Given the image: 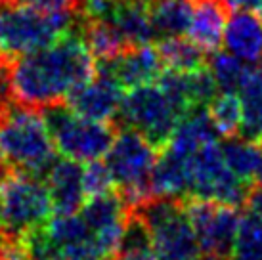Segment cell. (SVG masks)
Returning a JSON list of instances; mask_svg holds the SVG:
<instances>
[{
	"label": "cell",
	"instance_id": "e0dca14e",
	"mask_svg": "<svg viewBox=\"0 0 262 260\" xmlns=\"http://www.w3.org/2000/svg\"><path fill=\"white\" fill-rule=\"evenodd\" d=\"M219 130L212 124L207 107L193 109L180 119V123L176 124L174 132L170 134L168 142L163 147L180 157H189L201 145L219 140Z\"/></svg>",
	"mask_w": 262,
	"mask_h": 260
},
{
	"label": "cell",
	"instance_id": "5b68a950",
	"mask_svg": "<svg viewBox=\"0 0 262 260\" xmlns=\"http://www.w3.org/2000/svg\"><path fill=\"white\" fill-rule=\"evenodd\" d=\"M157 163V147L132 128H119L105 153V165L113 176L117 193L128 207L151 197V174Z\"/></svg>",
	"mask_w": 262,
	"mask_h": 260
},
{
	"label": "cell",
	"instance_id": "ac0fdd59",
	"mask_svg": "<svg viewBox=\"0 0 262 260\" xmlns=\"http://www.w3.org/2000/svg\"><path fill=\"white\" fill-rule=\"evenodd\" d=\"M79 35L86 44L96 61H110L117 56L130 50L132 46L126 42L123 33L117 29L110 19H88L79 14Z\"/></svg>",
	"mask_w": 262,
	"mask_h": 260
},
{
	"label": "cell",
	"instance_id": "4316f807",
	"mask_svg": "<svg viewBox=\"0 0 262 260\" xmlns=\"http://www.w3.org/2000/svg\"><path fill=\"white\" fill-rule=\"evenodd\" d=\"M82 184H84V193L86 199L96 197V195L110 193L115 189L113 184V176H111L110 168L105 163H102L100 159L86 161L82 165Z\"/></svg>",
	"mask_w": 262,
	"mask_h": 260
},
{
	"label": "cell",
	"instance_id": "52a82bcc",
	"mask_svg": "<svg viewBox=\"0 0 262 260\" xmlns=\"http://www.w3.org/2000/svg\"><path fill=\"white\" fill-rule=\"evenodd\" d=\"M40 113L50 130L56 149L69 159L86 163L105 157L115 140V124L86 119L75 113L67 103L44 107Z\"/></svg>",
	"mask_w": 262,
	"mask_h": 260
},
{
	"label": "cell",
	"instance_id": "5bb4252c",
	"mask_svg": "<svg viewBox=\"0 0 262 260\" xmlns=\"http://www.w3.org/2000/svg\"><path fill=\"white\" fill-rule=\"evenodd\" d=\"M44 184L50 193L56 216L73 214L82 209V205L86 201L80 161L69 159V157L56 159L44 176Z\"/></svg>",
	"mask_w": 262,
	"mask_h": 260
},
{
	"label": "cell",
	"instance_id": "83f0119b",
	"mask_svg": "<svg viewBox=\"0 0 262 260\" xmlns=\"http://www.w3.org/2000/svg\"><path fill=\"white\" fill-rule=\"evenodd\" d=\"M15 6H29L48 12H79L82 0H0Z\"/></svg>",
	"mask_w": 262,
	"mask_h": 260
},
{
	"label": "cell",
	"instance_id": "4dcf8cb0",
	"mask_svg": "<svg viewBox=\"0 0 262 260\" xmlns=\"http://www.w3.org/2000/svg\"><path fill=\"white\" fill-rule=\"evenodd\" d=\"M4 260H35L33 256L25 253V249H19V247H12V249H6L4 251Z\"/></svg>",
	"mask_w": 262,
	"mask_h": 260
},
{
	"label": "cell",
	"instance_id": "9a60e30c",
	"mask_svg": "<svg viewBox=\"0 0 262 260\" xmlns=\"http://www.w3.org/2000/svg\"><path fill=\"white\" fill-rule=\"evenodd\" d=\"M226 50L247 63L262 61V19L249 8L233 10L226 19L224 36Z\"/></svg>",
	"mask_w": 262,
	"mask_h": 260
},
{
	"label": "cell",
	"instance_id": "d590c367",
	"mask_svg": "<svg viewBox=\"0 0 262 260\" xmlns=\"http://www.w3.org/2000/svg\"><path fill=\"white\" fill-rule=\"evenodd\" d=\"M0 260H4V258H2V256H0Z\"/></svg>",
	"mask_w": 262,
	"mask_h": 260
},
{
	"label": "cell",
	"instance_id": "836d02e7",
	"mask_svg": "<svg viewBox=\"0 0 262 260\" xmlns=\"http://www.w3.org/2000/svg\"><path fill=\"white\" fill-rule=\"evenodd\" d=\"M189 260H226V256H219V254H207L203 253L201 256H193V258Z\"/></svg>",
	"mask_w": 262,
	"mask_h": 260
},
{
	"label": "cell",
	"instance_id": "7c38bea8",
	"mask_svg": "<svg viewBox=\"0 0 262 260\" xmlns=\"http://www.w3.org/2000/svg\"><path fill=\"white\" fill-rule=\"evenodd\" d=\"M124 88L115 80L110 71L96 65V75L90 80L82 82L67 96L66 103L75 113L103 121V123H115L117 113L121 109Z\"/></svg>",
	"mask_w": 262,
	"mask_h": 260
},
{
	"label": "cell",
	"instance_id": "1f68e13d",
	"mask_svg": "<svg viewBox=\"0 0 262 260\" xmlns=\"http://www.w3.org/2000/svg\"><path fill=\"white\" fill-rule=\"evenodd\" d=\"M224 4L230 10H239V8H255L256 0H224Z\"/></svg>",
	"mask_w": 262,
	"mask_h": 260
},
{
	"label": "cell",
	"instance_id": "f1b7e54d",
	"mask_svg": "<svg viewBox=\"0 0 262 260\" xmlns=\"http://www.w3.org/2000/svg\"><path fill=\"white\" fill-rule=\"evenodd\" d=\"M50 260H113L111 256L103 254L94 243H88V245L77 247L71 251H63V253L52 256Z\"/></svg>",
	"mask_w": 262,
	"mask_h": 260
},
{
	"label": "cell",
	"instance_id": "277c9868",
	"mask_svg": "<svg viewBox=\"0 0 262 260\" xmlns=\"http://www.w3.org/2000/svg\"><path fill=\"white\" fill-rule=\"evenodd\" d=\"M4 209V243L23 247L33 231L48 224L54 212L42 178L12 170L0 184Z\"/></svg>",
	"mask_w": 262,
	"mask_h": 260
},
{
	"label": "cell",
	"instance_id": "2e32d148",
	"mask_svg": "<svg viewBox=\"0 0 262 260\" xmlns=\"http://www.w3.org/2000/svg\"><path fill=\"white\" fill-rule=\"evenodd\" d=\"M232 10L224 0H193V15L188 35L195 44H199L207 54L220 48L224 36L226 17Z\"/></svg>",
	"mask_w": 262,
	"mask_h": 260
},
{
	"label": "cell",
	"instance_id": "4fadbf2b",
	"mask_svg": "<svg viewBox=\"0 0 262 260\" xmlns=\"http://www.w3.org/2000/svg\"><path fill=\"white\" fill-rule=\"evenodd\" d=\"M98 67L110 71L123 88L149 84L165 71V61L155 44L136 46L110 61H96Z\"/></svg>",
	"mask_w": 262,
	"mask_h": 260
},
{
	"label": "cell",
	"instance_id": "7402d4cb",
	"mask_svg": "<svg viewBox=\"0 0 262 260\" xmlns=\"http://www.w3.org/2000/svg\"><path fill=\"white\" fill-rule=\"evenodd\" d=\"M193 0H149V17L157 40L182 36L189 31Z\"/></svg>",
	"mask_w": 262,
	"mask_h": 260
},
{
	"label": "cell",
	"instance_id": "8992f818",
	"mask_svg": "<svg viewBox=\"0 0 262 260\" xmlns=\"http://www.w3.org/2000/svg\"><path fill=\"white\" fill-rule=\"evenodd\" d=\"M130 210L144 220L161 260H189L201 251L184 199L155 195Z\"/></svg>",
	"mask_w": 262,
	"mask_h": 260
},
{
	"label": "cell",
	"instance_id": "ffe728a7",
	"mask_svg": "<svg viewBox=\"0 0 262 260\" xmlns=\"http://www.w3.org/2000/svg\"><path fill=\"white\" fill-rule=\"evenodd\" d=\"M220 147L226 163L237 178L249 188L262 184V142L232 136L220 142Z\"/></svg>",
	"mask_w": 262,
	"mask_h": 260
},
{
	"label": "cell",
	"instance_id": "7a4b0ae2",
	"mask_svg": "<svg viewBox=\"0 0 262 260\" xmlns=\"http://www.w3.org/2000/svg\"><path fill=\"white\" fill-rule=\"evenodd\" d=\"M56 151L40 111L15 101L0 111V161L10 168L44 180Z\"/></svg>",
	"mask_w": 262,
	"mask_h": 260
},
{
	"label": "cell",
	"instance_id": "ba28073f",
	"mask_svg": "<svg viewBox=\"0 0 262 260\" xmlns=\"http://www.w3.org/2000/svg\"><path fill=\"white\" fill-rule=\"evenodd\" d=\"M184 113L159 84L128 88L117 113L115 126H126L140 132L155 147H163L174 132Z\"/></svg>",
	"mask_w": 262,
	"mask_h": 260
},
{
	"label": "cell",
	"instance_id": "484cf974",
	"mask_svg": "<svg viewBox=\"0 0 262 260\" xmlns=\"http://www.w3.org/2000/svg\"><path fill=\"white\" fill-rule=\"evenodd\" d=\"M209 115L216 126L220 136L232 138L239 134L241 126V100L237 92H222L212 98L209 103Z\"/></svg>",
	"mask_w": 262,
	"mask_h": 260
},
{
	"label": "cell",
	"instance_id": "e575fe53",
	"mask_svg": "<svg viewBox=\"0 0 262 260\" xmlns=\"http://www.w3.org/2000/svg\"><path fill=\"white\" fill-rule=\"evenodd\" d=\"M253 10H255V14L262 19V0H256V4H255V8H253Z\"/></svg>",
	"mask_w": 262,
	"mask_h": 260
},
{
	"label": "cell",
	"instance_id": "603a6c76",
	"mask_svg": "<svg viewBox=\"0 0 262 260\" xmlns=\"http://www.w3.org/2000/svg\"><path fill=\"white\" fill-rule=\"evenodd\" d=\"M165 67L176 71H193L209 63V54L195 44L191 38L182 36H167L155 42Z\"/></svg>",
	"mask_w": 262,
	"mask_h": 260
},
{
	"label": "cell",
	"instance_id": "6da1fadb",
	"mask_svg": "<svg viewBox=\"0 0 262 260\" xmlns=\"http://www.w3.org/2000/svg\"><path fill=\"white\" fill-rule=\"evenodd\" d=\"M96 75V58L73 31L40 50L10 61V92L19 105L42 111L66 103L67 96Z\"/></svg>",
	"mask_w": 262,
	"mask_h": 260
},
{
	"label": "cell",
	"instance_id": "30bf717a",
	"mask_svg": "<svg viewBox=\"0 0 262 260\" xmlns=\"http://www.w3.org/2000/svg\"><path fill=\"white\" fill-rule=\"evenodd\" d=\"M186 209L201 253L228 258L241 220L237 207L205 199H188Z\"/></svg>",
	"mask_w": 262,
	"mask_h": 260
},
{
	"label": "cell",
	"instance_id": "3957f363",
	"mask_svg": "<svg viewBox=\"0 0 262 260\" xmlns=\"http://www.w3.org/2000/svg\"><path fill=\"white\" fill-rule=\"evenodd\" d=\"M79 27V12H48L0 2V56L8 59L40 50Z\"/></svg>",
	"mask_w": 262,
	"mask_h": 260
},
{
	"label": "cell",
	"instance_id": "d4e9b609",
	"mask_svg": "<svg viewBox=\"0 0 262 260\" xmlns=\"http://www.w3.org/2000/svg\"><path fill=\"white\" fill-rule=\"evenodd\" d=\"M230 260H262V216L249 210L241 216Z\"/></svg>",
	"mask_w": 262,
	"mask_h": 260
},
{
	"label": "cell",
	"instance_id": "cb8c5ba5",
	"mask_svg": "<svg viewBox=\"0 0 262 260\" xmlns=\"http://www.w3.org/2000/svg\"><path fill=\"white\" fill-rule=\"evenodd\" d=\"M209 69L216 80V86L222 92H237L247 79L251 65L243 59L235 58L230 52H212L209 54Z\"/></svg>",
	"mask_w": 262,
	"mask_h": 260
},
{
	"label": "cell",
	"instance_id": "f546056e",
	"mask_svg": "<svg viewBox=\"0 0 262 260\" xmlns=\"http://www.w3.org/2000/svg\"><path fill=\"white\" fill-rule=\"evenodd\" d=\"M247 207L251 212H255L258 216H262V184L255 186V188H251L247 195Z\"/></svg>",
	"mask_w": 262,
	"mask_h": 260
},
{
	"label": "cell",
	"instance_id": "d6a6232c",
	"mask_svg": "<svg viewBox=\"0 0 262 260\" xmlns=\"http://www.w3.org/2000/svg\"><path fill=\"white\" fill-rule=\"evenodd\" d=\"M4 243V209H2V197H0V245Z\"/></svg>",
	"mask_w": 262,
	"mask_h": 260
},
{
	"label": "cell",
	"instance_id": "d6986e66",
	"mask_svg": "<svg viewBox=\"0 0 262 260\" xmlns=\"http://www.w3.org/2000/svg\"><path fill=\"white\" fill-rule=\"evenodd\" d=\"M163 151L157 155V163L151 174V195L159 197H174L188 199L189 197V172L188 157H180L176 153L161 147Z\"/></svg>",
	"mask_w": 262,
	"mask_h": 260
},
{
	"label": "cell",
	"instance_id": "44dd1931",
	"mask_svg": "<svg viewBox=\"0 0 262 260\" xmlns=\"http://www.w3.org/2000/svg\"><path fill=\"white\" fill-rule=\"evenodd\" d=\"M237 94L241 100V138L262 142V61L251 65Z\"/></svg>",
	"mask_w": 262,
	"mask_h": 260
},
{
	"label": "cell",
	"instance_id": "8fae6325",
	"mask_svg": "<svg viewBox=\"0 0 262 260\" xmlns=\"http://www.w3.org/2000/svg\"><path fill=\"white\" fill-rule=\"evenodd\" d=\"M128 212H130V207L117 193V189L110 193L90 197L82 205L80 216L84 218V222L92 231L94 245L111 258L121 241Z\"/></svg>",
	"mask_w": 262,
	"mask_h": 260
},
{
	"label": "cell",
	"instance_id": "9c48e42d",
	"mask_svg": "<svg viewBox=\"0 0 262 260\" xmlns=\"http://www.w3.org/2000/svg\"><path fill=\"white\" fill-rule=\"evenodd\" d=\"M188 172V199H205L230 207H241L247 201L251 188L228 166L219 140L201 145L189 155Z\"/></svg>",
	"mask_w": 262,
	"mask_h": 260
}]
</instances>
